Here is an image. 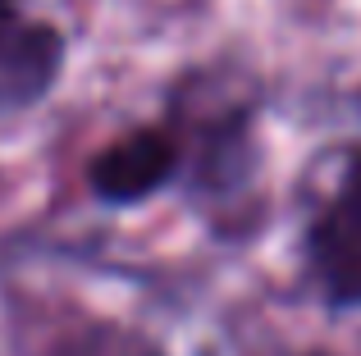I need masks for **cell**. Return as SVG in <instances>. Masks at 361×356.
Masks as SVG:
<instances>
[{
	"mask_svg": "<svg viewBox=\"0 0 361 356\" xmlns=\"http://www.w3.org/2000/svg\"><path fill=\"white\" fill-rule=\"evenodd\" d=\"M307 265L329 306H361V151L348 155L334 192L311 220Z\"/></svg>",
	"mask_w": 361,
	"mask_h": 356,
	"instance_id": "6da1fadb",
	"label": "cell"
},
{
	"mask_svg": "<svg viewBox=\"0 0 361 356\" xmlns=\"http://www.w3.org/2000/svg\"><path fill=\"white\" fill-rule=\"evenodd\" d=\"M64 37L27 0H0V115L27 110L55 87Z\"/></svg>",
	"mask_w": 361,
	"mask_h": 356,
	"instance_id": "7a4b0ae2",
	"label": "cell"
},
{
	"mask_svg": "<svg viewBox=\"0 0 361 356\" xmlns=\"http://www.w3.org/2000/svg\"><path fill=\"white\" fill-rule=\"evenodd\" d=\"M174 170H178V142L174 137L165 128H133V133L115 137L92 160L87 183L110 205H137L151 192H160L174 178Z\"/></svg>",
	"mask_w": 361,
	"mask_h": 356,
	"instance_id": "3957f363",
	"label": "cell"
},
{
	"mask_svg": "<svg viewBox=\"0 0 361 356\" xmlns=\"http://www.w3.org/2000/svg\"><path fill=\"white\" fill-rule=\"evenodd\" d=\"M311 356H329V352H311Z\"/></svg>",
	"mask_w": 361,
	"mask_h": 356,
	"instance_id": "277c9868",
	"label": "cell"
}]
</instances>
